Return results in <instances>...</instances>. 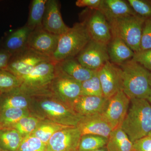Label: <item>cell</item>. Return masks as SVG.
I'll return each mask as SVG.
<instances>
[{
	"mask_svg": "<svg viewBox=\"0 0 151 151\" xmlns=\"http://www.w3.org/2000/svg\"><path fill=\"white\" fill-rule=\"evenodd\" d=\"M29 110L31 114L42 120L76 127L82 119L70 105L58 100L50 93L34 97Z\"/></svg>",
	"mask_w": 151,
	"mask_h": 151,
	"instance_id": "obj_1",
	"label": "cell"
},
{
	"mask_svg": "<svg viewBox=\"0 0 151 151\" xmlns=\"http://www.w3.org/2000/svg\"><path fill=\"white\" fill-rule=\"evenodd\" d=\"M121 128L132 142L151 132V105L146 99H132Z\"/></svg>",
	"mask_w": 151,
	"mask_h": 151,
	"instance_id": "obj_2",
	"label": "cell"
},
{
	"mask_svg": "<svg viewBox=\"0 0 151 151\" xmlns=\"http://www.w3.org/2000/svg\"><path fill=\"white\" fill-rule=\"evenodd\" d=\"M121 65L124 93L130 100H147L151 93L148 70L132 59Z\"/></svg>",
	"mask_w": 151,
	"mask_h": 151,
	"instance_id": "obj_3",
	"label": "cell"
},
{
	"mask_svg": "<svg viewBox=\"0 0 151 151\" xmlns=\"http://www.w3.org/2000/svg\"><path fill=\"white\" fill-rule=\"evenodd\" d=\"M91 40L85 23H76L60 36L52 59L58 62L77 56Z\"/></svg>",
	"mask_w": 151,
	"mask_h": 151,
	"instance_id": "obj_4",
	"label": "cell"
},
{
	"mask_svg": "<svg viewBox=\"0 0 151 151\" xmlns=\"http://www.w3.org/2000/svg\"><path fill=\"white\" fill-rule=\"evenodd\" d=\"M145 19L131 15L108 21L112 37L124 41L134 52L140 51L141 36Z\"/></svg>",
	"mask_w": 151,
	"mask_h": 151,
	"instance_id": "obj_5",
	"label": "cell"
},
{
	"mask_svg": "<svg viewBox=\"0 0 151 151\" xmlns=\"http://www.w3.org/2000/svg\"><path fill=\"white\" fill-rule=\"evenodd\" d=\"M56 62L53 60L42 63L27 75L20 78V86L35 97L50 92V86L55 76Z\"/></svg>",
	"mask_w": 151,
	"mask_h": 151,
	"instance_id": "obj_6",
	"label": "cell"
},
{
	"mask_svg": "<svg viewBox=\"0 0 151 151\" xmlns=\"http://www.w3.org/2000/svg\"><path fill=\"white\" fill-rule=\"evenodd\" d=\"M50 60H53L27 47L21 51L12 54L6 70L20 78L28 74L39 64Z\"/></svg>",
	"mask_w": 151,
	"mask_h": 151,
	"instance_id": "obj_7",
	"label": "cell"
},
{
	"mask_svg": "<svg viewBox=\"0 0 151 151\" xmlns=\"http://www.w3.org/2000/svg\"><path fill=\"white\" fill-rule=\"evenodd\" d=\"M50 89L53 96L71 106L81 96V83L56 69Z\"/></svg>",
	"mask_w": 151,
	"mask_h": 151,
	"instance_id": "obj_8",
	"label": "cell"
},
{
	"mask_svg": "<svg viewBox=\"0 0 151 151\" xmlns=\"http://www.w3.org/2000/svg\"><path fill=\"white\" fill-rule=\"evenodd\" d=\"M108 45L91 40L77 55V60L84 67L97 71L109 60Z\"/></svg>",
	"mask_w": 151,
	"mask_h": 151,
	"instance_id": "obj_9",
	"label": "cell"
},
{
	"mask_svg": "<svg viewBox=\"0 0 151 151\" xmlns=\"http://www.w3.org/2000/svg\"><path fill=\"white\" fill-rule=\"evenodd\" d=\"M131 100L123 91L108 99V104L101 113L113 129L121 127L127 115Z\"/></svg>",
	"mask_w": 151,
	"mask_h": 151,
	"instance_id": "obj_10",
	"label": "cell"
},
{
	"mask_svg": "<svg viewBox=\"0 0 151 151\" xmlns=\"http://www.w3.org/2000/svg\"><path fill=\"white\" fill-rule=\"evenodd\" d=\"M60 36L38 28L31 32L27 43L28 48L52 59L56 50Z\"/></svg>",
	"mask_w": 151,
	"mask_h": 151,
	"instance_id": "obj_11",
	"label": "cell"
},
{
	"mask_svg": "<svg viewBox=\"0 0 151 151\" xmlns=\"http://www.w3.org/2000/svg\"><path fill=\"white\" fill-rule=\"evenodd\" d=\"M103 95L109 99L120 91H123L122 71L114 63L108 61L98 70Z\"/></svg>",
	"mask_w": 151,
	"mask_h": 151,
	"instance_id": "obj_12",
	"label": "cell"
},
{
	"mask_svg": "<svg viewBox=\"0 0 151 151\" xmlns=\"http://www.w3.org/2000/svg\"><path fill=\"white\" fill-rule=\"evenodd\" d=\"M81 132L76 127L65 128L56 132L46 145L47 151H78Z\"/></svg>",
	"mask_w": 151,
	"mask_h": 151,
	"instance_id": "obj_13",
	"label": "cell"
},
{
	"mask_svg": "<svg viewBox=\"0 0 151 151\" xmlns=\"http://www.w3.org/2000/svg\"><path fill=\"white\" fill-rule=\"evenodd\" d=\"M92 40L108 45L112 39L110 25L100 11L94 10L88 19L84 22Z\"/></svg>",
	"mask_w": 151,
	"mask_h": 151,
	"instance_id": "obj_14",
	"label": "cell"
},
{
	"mask_svg": "<svg viewBox=\"0 0 151 151\" xmlns=\"http://www.w3.org/2000/svg\"><path fill=\"white\" fill-rule=\"evenodd\" d=\"M42 27L48 32L58 36L65 33L70 28L63 20L58 1L47 0Z\"/></svg>",
	"mask_w": 151,
	"mask_h": 151,
	"instance_id": "obj_15",
	"label": "cell"
},
{
	"mask_svg": "<svg viewBox=\"0 0 151 151\" xmlns=\"http://www.w3.org/2000/svg\"><path fill=\"white\" fill-rule=\"evenodd\" d=\"M76 127L80 131L81 136L95 135L108 139L113 130L101 113L82 117Z\"/></svg>",
	"mask_w": 151,
	"mask_h": 151,
	"instance_id": "obj_16",
	"label": "cell"
},
{
	"mask_svg": "<svg viewBox=\"0 0 151 151\" xmlns=\"http://www.w3.org/2000/svg\"><path fill=\"white\" fill-rule=\"evenodd\" d=\"M108 100L104 96L81 95L72 104L71 107L79 116L85 117L103 113Z\"/></svg>",
	"mask_w": 151,
	"mask_h": 151,
	"instance_id": "obj_17",
	"label": "cell"
},
{
	"mask_svg": "<svg viewBox=\"0 0 151 151\" xmlns=\"http://www.w3.org/2000/svg\"><path fill=\"white\" fill-rule=\"evenodd\" d=\"M55 69L80 83L91 78L97 71L84 67L74 58L57 62Z\"/></svg>",
	"mask_w": 151,
	"mask_h": 151,
	"instance_id": "obj_18",
	"label": "cell"
},
{
	"mask_svg": "<svg viewBox=\"0 0 151 151\" xmlns=\"http://www.w3.org/2000/svg\"><path fill=\"white\" fill-rule=\"evenodd\" d=\"M32 31L25 25L7 33L0 40V45L12 54H14L27 47Z\"/></svg>",
	"mask_w": 151,
	"mask_h": 151,
	"instance_id": "obj_19",
	"label": "cell"
},
{
	"mask_svg": "<svg viewBox=\"0 0 151 151\" xmlns=\"http://www.w3.org/2000/svg\"><path fill=\"white\" fill-rule=\"evenodd\" d=\"M34 97L20 86L0 94V111L9 108H27Z\"/></svg>",
	"mask_w": 151,
	"mask_h": 151,
	"instance_id": "obj_20",
	"label": "cell"
},
{
	"mask_svg": "<svg viewBox=\"0 0 151 151\" xmlns=\"http://www.w3.org/2000/svg\"><path fill=\"white\" fill-rule=\"evenodd\" d=\"M99 10L108 22L129 16L137 15L129 3L122 0H102Z\"/></svg>",
	"mask_w": 151,
	"mask_h": 151,
	"instance_id": "obj_21",
	"label": "cell"
},
{
	"mask_svg": "<svg viewBox=\"0 0 151 151\" xmlns=\"http://www.w3.org/2000/svg\"><path fill=\"white\" fill-rule=\"evenodd\" d=\"M108 47L109 58L112 63L121 64L132 58L135 52L124 41L118 37H112Z\"/></svg>",
	"mask_w": 151,
	"mask_h": 151,
	"instance_id": "obj_22",
	"label": "cell"
},
{
	"mask_svg": "<svg viewBox=\"0 0 151 151\" xmlns=\"http://www.w3.org/2000/svg\"><path fill=\"white\" fill-rule=\"evenodd\" d=\"M106 148L108 151H134V143L121 127L111 132Z\"/></svg>",
	"mask_w": 151,
	"mask_h": 151,
	"instance_id": "obj_23",
	"label": "cell"
},
{
	"mask_svg": "<svg viewBox=\"0 0 151 151\" xmlns=\"http://www.w3.org/2000/svg\"><path fill=\"white\" fill-rule=\"evenodd\" d=\"M23 139L14 128H0V148L4 151H17Z\"/></svg>",
	"mask_w": 151,
	"mask_h": 151,
	"instance_id": "obj_24",
	"label": "cell"
},
{
	"mask_svg": "<svg viewBox=\"0 0 151 151\" xmlns=\"http://www.w3.org/2000/svg\"><path fill=\"white\" fill-rule=\"evenodd\" d=\"M31 114L27 108H9L0 111V128H13L22 118Z\"/></svg>",
	"mask_w": 151,
	"mask_h": 151,
	"instance_id": "obj_25",
	"label": "cell"
},
{
	"mask_svg": "<svg viewBox=\"0 0 151 151\" xmlns=\"http://www.w3.org/2000/svg\"><path fill=\"white\" fill-rule=\"evenodd\" d=\"M47 0H33L30 8L29 16L26 25L31 30L42 27V21Z\"/></svg>",
	"mask_w": 151,
	"mask_h": 151,
	"instance_id": "obj_26",
	"label": "cell"
},
{
	"mask_svg": "<svg viewBox=\"0 0 151 151\" xmlns=\"http://www.w3.org/2000/svg\"><path fill=\"white\" fill-rule=\"evenodd\" d=\"M70 127H71L64 126L48 120H42L32 134L37 137L47 145L55 133Z\"/></svg>",
	"mask_w": 151,
	"mask_h": 151,
	"instance_id": "obj_27",
	"label": "cell"
},
{
	"mask_svg": "<svg viewBox=\"0 0 151 151\" xmlns=\"http://www.w3.org/2000/svg\"><path fill=\"white\" fill-rule=\"evenodd\" d=\"M108 138L97 135L81 136L78 151H92L106 147Z\"/></svg>",
	"mask_w": 151,
	"mask_h": 151,
	"instance_id": "obj_28",
	"label": "cell"
},
{
	"mask_svg": "<svg viewBox=\"0 0 151 151\" xmlns=\"http://www.w3.org/2000/svg\"><path fill=\"white\" fill-rule=\"evenodd\" d=\"M42 119L32 114L25 116L13 127L23 137L32 134L35 131Z\"/></svg>",
	"mask_w": 151,
	"mask_h": 151,
	"instance_id": "obj_29",
	"label": "cell"
},
{
	"mask_svg": "<svg viewBox=\"0 0 151 151\" xmlns=\"http://www.w3.org/2000/svg\"><path fill=\"white\" fill-rule=\"evenodd\" d=\"M81 95L103 96L98 70L91 78L81 83Z\"/></svg>",
	"mask_w": 151,
	"mask_h": 151,
	"instance_id": "obj_30",
	"label": "cell"
},
{
	"mask_svg": "<svg viewBox=\"0 0 151 151\" xmlns=\"http://www.w3.org/2000/svg\"><path fill=\"white\" fill-rule=\"evenodd\" d=\"M20 78L6 70H0V93H4L19 87Z\"/></svg>",
	"mask_w": 151,
	"mask_h": 151,
	"instance_id": "obj_31",
	"label": "cell"
},
{
	"mask_svg": "<svg viewBox=\"0 0 151 151\" xmlns=\"http://www.w3.org/2000/svg\"><path fill=\"white\" fill-rule=\"evenodd\" d=\"M46 149V144L30 134L23 138L17 151H45Z\"/></svg>",
	"mask_w": 151,
	"mask_h": 151,
	"instance_id": "obj_32",
	"label": "cell"
},
{
	"mask_svg": "<svg viewBox=\"0 0 151 151\" xmlns=\"http://www.w3.org/2000/svg\"><path fill=\"white\" fill-rule=\"evenodd\" d=\"M129 4L139 16L145 19H151V4L142 0H129Z\"/></svg>",
	"mask_w": 151,
	"mask_h": 151,
	"instance_id": "obj_33",
	"label": "cell"
},
{
	"mask_svg": "<svg viewBox=\"0 0 151 151\" xmlns=\"http://www.w3.org/2000/svg\"><path fill=\"white\" fill-rule=\"evenodd\" d=\"M150 49H151V19H147L145 21L140 45V51Z\"/></svg>",
	"mask_w": 151,
	"mask_h": 151,
	"instance_id": "obj_34",
	"label": "cell"
},
{
	"mask_svg": "<svg viewBox=\"0 0 151 151\" xmlns=\"http://www.w3.org/2000/svg\"><path fill=\"white\" fill-rule=\"evenodd\" d=\"M132 59L151 71V49L135 52Z\"/></svg>",
	"mask_w": 151,
	"mask_h": 151,
	"instance_id": "obj_35",
	"label": "cell"
},
{
	"mask_svg": "<svg viewBox=\"0 0 151 151\" xmlns=\"http://www.w3.org/2000/svg\"><path fill=\"white\" fill-rule=\"evenodd\" d=\"M134 143V151H151V137L147 136Z\"/></svg>",
	"mask_w": 151,
	"mask_h": 151,
	"instance_id": "obj_36",
	"label": "cell"
},
{
	"mask_svg": "<svg viewBox=\"0 0 151 151\" xmlns=\"http://www.w3.org/2000/svg\"><path fill=\"white\" fill-rule=\"evenodd\" d=\"M12 55L0 45V70H7Z\"/></svg>",
	"mask_w": 151,
	"mask_h": 151,
	"instance_id": "obj_37",
	"label": "cell"
},
{
	"mask_svg": "<svg viewBox=\"0 0 151 151\" xmlns=\"http://www.w3.org/2000/svg\"><path fill=\"white\" fill-rule=\"evenodd\" d=\"M102 0H78L76 5L79 7H86L92 9L99 10Z\"/></svg>",
	"mask_w": 151,
	"mask_h": 151,
	"instance_id": "obj_38",
	"label": "cell"
},
{
	"mask_svg": "<svg viewBox=\"0 0 151 151\" xmlns=\"http://www.w3.org/2000/svg\"><path fill=\"white\" fill-rule=\"evenodd\" d=\"M92 151H108V150H107L106 147H105L99 149H97V150H95Z\"/></svg>",
	"mask_w": 151,
	"mask_h": 151,
	"instance_id": "obj_39",
	"label": "cell"
},
{
	"mask_svg": "<svg viewBox=\"0 0 151 151\" xmlns=\"http://www.w3.org/2000/svg\"><path fill=\"white\" fill-rule=\"evenodd\" d=\"M149 84L151 87V73H150V75H149Z\"/></svg>",
	"mask_w": 151,
	"mask_h": 151,
	"instance_id": "obj_40",
	"label": "cell"
},
{
	"mask_svg": "<svg viewBox=\"0 0 151 151\" xmlns=\"http://www.w3.org/2000/svg\"><path fill=\"white\" fill-rule=\"evenodd\" d=\"M147 100L149 101V103H150V104L151 105V94H150V96H149L148 99H147Z\"/></svg>",
	"mask_w": 151,
	"mask_h": 151,
	"instance_id": "obj_41",
	"label": "cell"
},
{
	"mask_svg": "<svg viewBox=\"0 0 151 151\" xmlns=\"http://www.w3.org/2000/svg\"><path fill=\"white\" fill-rule=\"evenodd\" d=\"M148 136H150V137H151V132L150 133V134H149Z\"/></svg>",
	"mask_w": 151,
	"mask_h": 151,
	"instance_id": "obj_42",
	"label": "cell"
},
{
	"mask_svg": "<svg viewBox=\"0 0 151 151\" xmlns=\"http://www.w3.org/2000/svg\"><path fill=\"white\" fill-rule=\"evenodd\" d=\"M0 151H4L3 150H2V149H1V148H0Z\"/></svg>",
	"mask_w": 151,
	"mask_h": 151,
	"instance_id": "obj_43",
	"label": "cell"
},
{
	"mask_svg": "<svg viewBox=\"0 0 151 151\" xmlns=\"http://www.w3.org/2000/svg\"><path fill=\"white\" fill-rule=\"evenodd\" d=\"M45 151H47L46 150Z\"/></svg>",
	"mask_w": 151,
	"mask_h": 151,
	"instance_id": "obj_44",
	"label": "cell"
},
{
	"mask_svg": "<svg viewBox=\"0 0 151 151\" xmlns=\"http://www.w3.org/2000/svg\"><path fill=\"white\" fill-rule=\"evenodd\" d=\"M0 94H1V93H0Z\"/></svg>",
	"mask_w": 151,
	"mask_h": 151,
	"instance_id": "obj_45",
	"label": "cell"
}]
</instances>
